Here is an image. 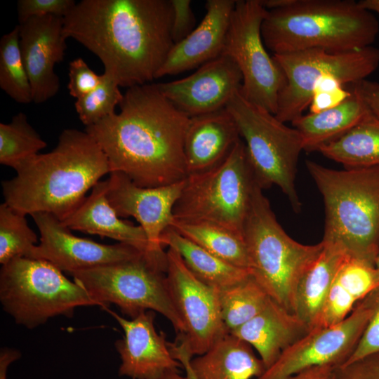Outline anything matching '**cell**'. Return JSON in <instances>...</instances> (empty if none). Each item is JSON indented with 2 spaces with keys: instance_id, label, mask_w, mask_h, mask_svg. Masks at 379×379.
Listing matches in <instances>:
<instances>
[{
  "instance_id": "obj_1",
  "label": "cell",
  "mask_w": 379,
  "mask_h": 379,
  "mask_svg": "<svg viewBox=\"0 0 379 379\" xmlns=\"http://www.w3.org/2000/svg\"><path fill=\"white\" fill-rule=\"evenodd\" d=\"M172 18L171 0H82L64 18L62 32L128 88L156 79L174 45Z\"/></svg>"
},
{
  "instance_id": "obj_2",
  "label": "cell",
  "mask_w": 379,
  "mask_h": 379,
  "mask_svg": "<svg viewBox=\"0 0 379 379\" xmlns=\"http://www.w3.org/2000/svg\"><path fill=\"white\" fill-rule=\"evenodd\" d=\"M119 107V113L85 128L105 154L110 173H123L143 187L185 179L184 140L190 117L156 84L127 88Z\"/></svg>"
},
{
  "instance_id": "obj_3",
  "label": "cell",
  "mask_w": 379,
  "mask_h": 379,
  "mask_svg": "<svg viewBox=\"0 0 379 379\" xmlns=\"http://www.w3.org/2000/svg\"><path fill=\"white\" fill-rule=\"evenodd\" d=\"M14 170L16 175L1 182L4 203L25 215L48 213L60 220L111 172L97 142L74 128L62 131L51 152L25 159Z\"/></svg>"
},
{
  "instance_id": "obj_4",
  "label": "cell",
  "mask_w": 379,
  "mask_h": 379,
  "mask_svg": "<svg viewBox=\"0 0 379 379\" xmlns=\"http://www.w3.org/2000/svg\"><path fill=\"white\" fill-rule=\"evenodd\" d=\"M261 26L274 54L320 48L343 52L371 46L379 30L371 12L353 0H266Z\"/></svg>"
},
{
  "instance_id": "obj_5",
  "label": "cell",
  "mask_w": 379,
  "mask_h": 379,
  "mask_svg": "<svg viewBox=\"0 0 379 379\" xmlns=\"http://www.w3.org/2000/svg\"><path fill=\"white\" fill-rule=\"evenodd\" d=\"M325 209L323 239L375 266L379 251V166L335 170L306 161Z\"/></svg>"
},
{
  "instance_id": "obj_6",
  "label": "cell",
  "mask_w": 379,
  "mask_h": 379,
  "mask_svg": "<svg viewBox=\"0 0 379 379\" xmlns=\"http://www.w3.org/2000/svg\"><path fill=\"white\" fill-rule=\"evenodd\" d=\"M262 190L257 182L243 228L251 274L273 300L293 313L298 284L323 242L306 245L290 237Z\"/></svg>"
},
{
  "instance_id": "obj_7",
  "label": "cell",
  "mask_w": 379,
  "mask_h": 379,
  "mask_svg": "<svg viewBox=\"0 0 379 379\" xmlns=\"http://www.w3.org/2000/svg\"><path fill=\"white\" fill-rule=\"evenodd\" d=\"M256 183L241 139L218 165L187 176L173 208L174 220L218 225L243 235Z\"/></svg>"
},
{
  "instance_id": "obj_8",
  "label": "cell",
  "mask_w": 379,
  "mask_h": 379,
  "mask_svg": "<svg viewBox=\"0 0 379 379\" xmlns=\"http://www.w3.org/2000/svg\"><path fill=\"white\" fill-rule=\"evenodd\" d=\"M0 301L15 321L32 329L77 307L98 305L87 291L51 263L16 258L0 270Z\"/></svg>"
},
{
  "instance_id": "obj_9",
  "label": "cell",
  "mask_w": 379,
  "mask_h": 379,
  "mask_svg": "<svg viewBox=\"0 0 379 379\" xmlns=\"http://www.w3.org/2000/svg\"><path fill=\"white\" fill-rule=\"evenodd\" d=\"M166 262L146 253L102 266L72 273L99 306L117 305L131 318L146 311L161 314L178 335L185 326L172 301L166 279Z\"/></svg>"
},
{
  "instance_id": "obj_10",
  "label": "cell",
  "mask_w": 379,
  "mask_h": 379,
  "mask_svg": "<svg viewBox=\"0 0 379 379\" xmlns=\"http://www.w3.org/2000/svg\"><path fill=\"white\" fill-rule=\"evenodd\" d=\"M225 108L234 117L258 184L276 185L288 199L295 212L301 204L295 179L302 138L295 128L287 126L274 114L247 101L239 92Z\"/></svg>"
},
{
  "instance_id": "obj_11",
  "label": "cell",
  "mask_w": 379,
  "mask_h": 379,
  "mask_svg": "<svg viewBox=\"0 0 379 379\" xmlns=\"http://www.w3.org/2000/svg\"><path fill=\"white\" fill-rule=\"evenodd\" d=\"M286 83L277 99L274 116L281 122H293L310 105L313 90L324 78L333 76L344 84L366 79L379 66V49L364 48L333 52L320 48L274 54Z\"/></svg>"
},
{
  "instance_id": "obj_12",
  "label": "cell",
  "mask_w": 379,
  "mask_h": 379,
  "mask_svg": "<svg viewBox=\"0 0 379 379\" xmlns=\"http://www.w3.org/2000/svg\"><path fill=\"white\" fill-rule=\"evenodd\" d=\"M267 9L261 0H238L232 14L222 55L230 57L242 75L239 93L275 114L285 75L264 44L261 26Z\"/></svg>"
},
{
  "instance_id": "obj_13",
  "label": "cell",
  "mask_w": 379,
  "mask_h": 379,
  "mask_svg": "<svg viewBox=\"0 0 379 379\" xmlns=\"http://www.w3.org/2000/svg\"><path fill=\"white\" fill-rule=\"evenodd\" d=\"M166 279L173 305L185 326L178 340L191 356L205 353L228 333L222 321L218 292L197 279L180 255L166 251Z\"/></svg>"
},
{
  "instance_id": "obj_14",
  "label": "cell",
  "mask_w": 379,
  "mask_h": 379,
  "mask_svg": "<svg viewBox=\"0 0 379 379\" xmlns=\"http://www.w3.org/2000/svg\"><path fill=\"white\" fill-rule=\"evenodd\" d=\"M372 311L367 295L341 322L310 330L255 379H286L312 366L331 364L338 367L343 365L356 348Z\"/></svg>"
},
{
  "instance_id": "obj_15",
  "label": "cell",
  "mask_w": 379,
  "mask_h": 379,
  "mask_svg": "<svg viewBox=\"0 0 379 379\" xmlns=\"http://www.w3.org/2000/svg\"><path fill=\"white\" fill-rule=\"evenodd\" d=\"M32 217L40 238L39 243L26 258L46 260L70 274L128 260L145 253L121 243L107 245L77 237L58 218L48 213H37Z\"/></svg>"
},
{
  "instance_id": "obj_16",
  "label": "cell",
  "mask_w": 379,
  "mask_h": 379,
  "mask_svg": "<svg viewBox=\"0 0 379 379\" xmlns=\"http://www.w3.org/2000/svg\"><path fill=\"white\" fill-rule=\"evenodd\" d=\"M107 198L120 218L133 217L146 234L150 252L165 257L161 239L174 221L173 208L185 180L175 183L143 187L121 172H112L107 179Z\"/></svg>"
},
{
  "instance_id": "obj_17",
  "label": "cell",
  "mask_w": 379,
  "mask_h": 379,
  "mask_svg": "<svg viewBox=\"0 0 379 379\" xmlns=\"http://www.w3.org/2000/svg\"><path fill=\"white\" fill-rule=\"evenodd\" d=\"M242 75L230 57L221 55L190 76L156 84L159 91L189 117L223 108L239 92Z\"/></svg>"
},
{
  "instance_id": "obj_18",
  "label": "cell",
  "mask_w": 379,
  "mask_h": 379,
  "mask_svg": "<svg viewBox=\"0 0 379 379\" xmlns=\"http://www.w3.org/2000/svg\"><path fill=\"white\" fill-rule=\"evenodd\" d=\"M63 17H34L19 24V44L36 104L54 97L60 88L55 65L64 60L67 48Z\"/></svg>"
},
{
  "instance_id": "obj_19",
  "label": "cell",
  "mask_w": 379,
  "mask_h": 379,
  "mask_svg": "<svg viewBox=\"0 0 379 379\" xmlns=\"http://www.w3.org/2000/svg\"><path fill=\"white\" fill-rule=\"evenodd\" d=\"M124 332L115 343L120 356L119 374L133 379H159L182 366L173 356L164 335L157 331L153 311H146L128 320L107 310Z\"/></svg>"
},
{
  "instance_id": "obj_20",
  "label": "cell",
  "mask_w": 379,
  "mask_h": 379,
  "mask_svg": "<svg viewBox=\"0 0 379 379\" xmlns=\"http://www.w3.org/2000/svg\"><path fill=\"white\" fill-rule=\"evenodd\" d=\"M235 0H208L201 22L173 45L156 79L192 69L222 55Z\"/></svg>"
},
{
  "instance_id": "obj_21",
  "label": "cell",
  "mask_w": 379,
  "mask_h": 379,
  "mask_svg": "<svg viewBox=\"0 0 379 379\" xmlns=\"http://www.w3.org/2000/svg\"><path fill=\"white\" fill-rule=\"evenodd\" d=\"M109 182L99 181L91 194L69 214L60 220L70 230L79 231L100 237H108L131 246L158 260H166L149 251L145 232L140 225L122 220L107 198Z\"/></svg>"
},
{
  "instance_id": "obj_22",
  "label": "cell",
  "mask_w": 379,
  "mask_h": 379,
  "mask_svg": "<svg viewBox=\"0 0 379 379\" xmlns=\"http://www.w3.org/2000/svg\"><path fill=\"white\" fill-rule=\"evenodd\" d=\"M241 139L237 123L226 108L190 117L184 140L188 175L218 165Z\"/></svg>"
},
{
  "instance_id": "obj_23",
  "label": "cell",
  "mask_w": 379,
  "mask_h": 379,
  "mask_svg": "<svg viewBox=\"0 0 379 379\" xmlns=\"http://www.w3.org/2000/svg\"><path fill=\"white\" fill-rule=\"evenodd\" d=\"M308 331L307 326L294 313L270 298L259 314L230 333L254 348L267 369Z\"/></svg>"
},
{
  "instance_id": "obj_24",
  "label": "cell",
  "mask_w": 379,
  "mask_h": 379,
  "mask_svg": "<svg viewBox=\"0 0 379 379\" xmlns=\"http://www.w3.org/2000/svg\"><path fill=\"white\" fill-rule=\"evenodd\" d=\"M323 248L302 277L293 313L309 331L316 326L326 296L340 268L350 257L338 244L322 240Z\"/></svg>"
},
{
  "instance_id": "obj_25",
  "label": "cell",
  "mask_w": 379,
  "mask_h": 379,
  "mask_svg": "<svg viewBox=\"0 0 379 379\" xmlns=\"http://www.w3.org/2000/svg\"><path fill=\"white\" fill-rule=\"evenodd\" d=\"M190 364L197 379H255L266 370L253 347L230 333Z\"/></svg>"
},
{
  "instance_id": "obj_26",
  "label": "cell",
  "mask_w": 379,
  "mask_h": 379,
  "mask_svg": "<svg viewBox=\"0 0 379 379\" xmlns=\"http://www.w3.org/2000/svg\"><path fill=\"white\" fill-rule=\"evenodd\" d=\"M351 95L331 109L302 115L292 122L300 133L304 150L317 149L352 129L371 112L359 93L352 86Z\"/></svg>"
},
{
  "instance_id": "obj_27",
  "label": "cell",
  "mask_w": 379,
  "mask_h": 379,
  "mask_svg": "<svg viewBox=\"0 0 379 379\" xmlns=\"http://www.w3.org/2000/svg\"><path fill=\"white\" fill-rule=\"evenodd\" d=\"M161 242L164 247L175 250L197 279L217 291L236 285L251 275L250 270L222 260L172 227L165 231Z\"/></svg>"
},
{
  "instance_id": "obj_28",
  "label": "cell",
  "mask_w": 379,
  "mask_h": 379,
  "mask_svg": "<svg viewBox=\"0 0 379 379\" xmlns=\"http://www.w3.org/2000/svg\"><path fill=\"white\" fill-rule=\"evenodd\" d=\"M317 151L345 168L378 166L379 118L369 113L348 132Z\"/></svg>"
},
{
  "instance_id": "obj_29",
  "label": "cell",
  "mask_w": 379,
  "mask_h": 379,
  "mask_svg": "<svg viewBox=\"0 0 379 379\" xmlns=\"http://www.w3.org/2000/svg\"><path fill=\"white\" fill-rule=\"evenodd\" d=\"M171 227L222 260L250 270L248 250L242 234L206 222L174 220Z\"/></svg>"
},
{
  "instance_id": "obj_30",
  "label": "cell",
  "mask_w": 379,
  "mask_h": 379,
  "mask_svg": "<svg viewBox=\"0 0 379 379\" xmlns=\"http://www.w3.org/2000/svg\"><path fill=\"white\" fill-rule=\"evenodd\" d=\"M217 292L222 321L229 333L255 317L271 298L251 274L241 282Z\"/></svg>"
},
{
  "instance_id": "obj_31",
  "label": "cell",
  "mask_w": 379,
  "mask_h": 379,
  "mask_svg": "<svg viewBox=\"0 0 379 379\" xmlns=\"http://www.w3.org/2000/svg\"><path fill=\"white\" fill-rule=\"evenodd\" d=\"M0 88L18 103L33 102L20 48L18 25L0 40Z\"/></svg>"
},
{
  "instance_id": "obj_32",
  "label": "cell",
  "mask_w": 379,
  "mask_h": 379,
  "mask_svg": "<svg viewBox=\"0 0 379 379\" xmlns=\"http://www.w3.org/2000/svg\"><path fill=\"white\" fill-rule=\"evenodd\" d=\"M47 143L19 112L8 124H0V164L15 169L24 160L39 154Z\"/></svg>"
},
{
  "instance_id": "obj_33",
  "label": "cell",
  "mask_w": 379,
  "mask_h": 379,
  "mask_svg": "<svg viewBox=\"0 0 379 379\" xmlns=\"http://www.w3.org/2000/svg\"><path fill=\"white\" fill-rule=\"evenodd\" d=\"M38 243L36 234L29 227L26 215L6 203L0 205V263L27 257Z\"/></svg>"
},
{
  "instance_id": "obj_34",
  "label": "cell",
  "mask_w": 379,
  "mask_h": 379,
  "mask_svg": "<svg viewBox=\"0 0 379 379\" xmlns=\"http://www.w3.org/2000/svg\"><path fill=\"white\" fill-rule=\"evenodd\" d=\"M102 76V81L93 91L74 102L79 118L86 127L115 113V107L124 97L117 81L105 73Z\"/></svg>"
},
{
  "instance_id": "obj_35",
  "label": "cell",
  "mask_w": 379,
  "mask_h": 379,
  "mask_svg": "<svg viewBox=\"0 0 379 379\" xmlns=\"http://www.w3.org/2000/svg\"><path fill=\"white\" fill-rule=\"evenodd\" d=\"M344 84L338 78L329 76L321 80L313 90L309 105L310 113H319L336 107L351 95Z\"/></svg>"
},
{
  "instance_id": "obj_36",
  "label": "cell",
  "mask_w": 379,
  "mask_h": 379,
  "mask_svg": "<svg viewBox=\"0 0 379 379\" xmlns=\"http://www.w3.org/2000/svg\"><path fill=\"white\" fill-rule=\"evenodd\" d=\"M372 314L356 348L341 366L350 364L366 356L379 352V287L368 295Z\"/></svg>"
},
{
  "instance_id": "obj_37",
  "label": "cell",
  "mask_w": 379,
  "mask_h": 379,
  "mask_svg": "<svg viewBox=\"0 0 379 379\" xmlns=\"http://www.w3.org/2000/svg\"><path fill=\"white\" fill-rule=\"evenodd\" d=\"M76 4L74 0H19L17 3L19 24L32 18L49 15L65 18Z\"/></svg>"
},
{
  "instance_id": "obj_38",
  "label": "cell",
  "mask_w": 379,
  "mask_h": 379,
  "mask_svg": "<svg viewBox=\"0 0 379 379\" xmlns=\"http://www.w3.org/2000/svg\"><path fill=\"white\" fill-rule=\"evenodd\" d=\"M69 93L77 100L93 91L102 81V74H97L81 58L69 64Z\"/></svg>"
},
{
  "instance_id": "obj_39",
  "label": "cell",
  "mask_w": 379,
  "mask_h": 379,
  "mask_svg": "<svg viewBox=\"0 0 379 379\" xmlns=\"http://www.w3.org/2000/svg\"><path fill=\"white\" fill-rule=\"evenodd\" d=\"M173 9L171 34L174 44L187 37L196 27L190 0H171Z\"/></svg>"
},
{
  "instance_id": "obj_40",
  "label": "cell",
  "mask_w": 379,
  "mask_h": 379,
  "mask_svg": "<svg viewBox=\"0 0 379 379\" xmlns=\"http://www.w3.org/2000/svg\"><path fill=\"white\" fill-rule=\"evenodd\" d=\"M338 379H379V352L336 368Z\"/></svg>"
},
{
  "instance_id": "obj_41",
  "label": "cell",
  "mask_w": 379,
  "mask_h": 379,
  "mask_svg": "<svg viewBox=\"0 0 379 379\" xmlns=\"http://www.w3.org/2000/svg\"><path fill=\"white\" fill-rule=\"evenodd\" d=\"M351 85L361 96L371 112L379 118V83L364 79Z\"/></svg>"
},
{
  "instance_id": "obj_42",
  "label": "cell",
  "mask_w": 379,
  "mask_h": 379,
  "mask_svg": "<svg viewBox=\"0 0 379 379\" xmlns=\"http://www.w3.org/2000/svg\"><path fill=\"white\" fill-rule=\"evenodd\" d=\"M337 366L324 364L304 369L286 379H338Z\"/></svg>"
},
{
  "instance_id": "obj_43",
  "label": "cell",
  "mask_w": 379,
  "mask_h": 379,
  "mask_svg": "<svg viewBox=\"0 0 379 379\" xmlns=\"http://www.w3.org/2000/svg\"><path fill=\"white\" fill-rule=\"evenodd\" d=\"M171 353L180 362L185 371L183 379H197L190 366L192 356L182 342L178 339L174 343H169Z\"/></svg>"
},
{
  "instance_id": "obj_44",
  "label": "cell",
  "mask_w": 379,
  "mask_h": 379,
  "mask_svg": "<svg viewBox=\"0 0 379 379\" xmlns=\"http://www.w3.org/2000/svg\"><path fill=\"white\" fill-rule=\"evenodd\" d=\"M20 352L15 349L4 347L0 352V379H6V373L10 364L19 359Z\"/></svg>"
},
{
  "instance_id": "obj_45",
  "label": "cell",
  "mask_w": 379,
  "mask_h": 379,
  "mask_svg": "<svg viewBox=\"0 0 379 379\" xmlns=\"http://www.w3.org/2000/svg\"><path fill=\"white\" fill-rule=\"evenodd\" d=\"M358 3L363 8L379 15V0H361Z\"/></svg>"
},
{
  "instance_id": "obj_46",
  "label": "cell",
  "mask_w": 379,
  "mask_h": 379,
  "mask_svg": "<svg viewBox=\"0 0 379 379\" xmlns=\"http://www.w3.org/2000/svg\"><path fill=\"white\" fill-rule=\"evenodd\" d=\"M159 379H183V377L180 375L179 371H177L168 372Z\"/></svg>"
},
{
  "instance_id": "obj_47",
  "label": "cell",
  "mask_w": 379,
  "mask_h": 379,
  "mask_svg": "<svg viewBox=\"0 0 379 379\" xmlns=\"http://www.w3.org/2000/svg\"><path fill=\"white\" fill-rule=\"evenodd\" d=\"M375 267L379 271V251L375 260Z\"/></svg>"
}]
</instances>
